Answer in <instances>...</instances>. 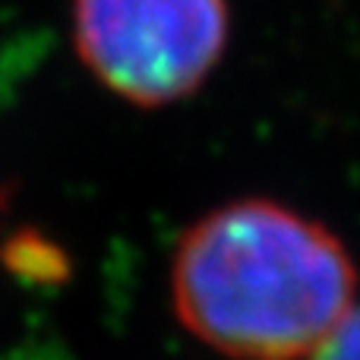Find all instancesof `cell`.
Here are the masks:
<instances>
[{
	"label": "cell",
	"mask_w": 360,
	"mask_h": 360,
	"mask_svg": "<svg viewBox=\"0 0 360 360\" xmlns=\"http://www.w3.org/2000/svg\"><path fill=\"white\" fill-rule=\"evenodd\" d=\"M357 269L326 224L275 199H234L184 231L177 319L234 360H300L354 307Z\"/></svg>",
	"instance_id": "obj_1"
},
{
	"label": "cell",
	"mask_w": 360,
	"mask_h": 360,
	"mask_svg": "<svg viewBox=\"0 0 360 360\" xmlns=\"http://www.w3.org/2000/svg\"><path fill=\"white\" fill-rule=\"evenodd\" d=\"M70 25L82 67L136 108L199 92L231 35L228 0H73Z\"/></svg>",
	"instance_id": "obj_2"
},
{
	"label": "cell",
	"mask_w": 360,
	"mask_h": 360,
	"mask_svg": "<svg viewBox=\"0 0 360 360\" xmlns=\"http://www.w3.org/2000/svg\"><path fill=\"white\" fill-rule=\"evenodd\" d=\"M313 360H360V307H351L345 319L319 342Z\"/></svg>",
	"instance_id": "obj_3"
}]
</instances>
